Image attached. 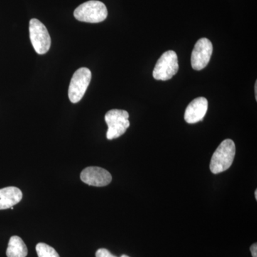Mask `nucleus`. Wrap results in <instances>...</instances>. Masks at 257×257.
Wrapping results in <instances>:
<instances>
[{"instance_id":"1","label":"nucleus","mask_w":257,"mask_h":257,"mask_svg":"<svg viewBox=\"0 0 257 257\" xmlns=\"http://www.w3.org/2000/svg\"><path fill=\"white\" fill-rule=\"evenodd\" d=\"M236 154V146L231 140H225L213 154L210 162V170L213 174L225 172L231 167Z\"/></svg>"},{"instance_id":"2","label":"nucleus","mask_w":257,"mask_h":257,"mask_svg":"<svg viewBox=\"0 0 257 257\" xmlns=\"http://www.w3.org/2000/svg\"><path fill=\"white\" fill-rule=\"evenodd\" d=\"M108 12L104 3L97 0H90L79 5L74 12V18L80 22L99 23L107 18Z\"/></svg>"},{"instance_id":"3","label":"nucleus","mask_w":257,"mask_h":257,"mask_svg":"<svg viewBox=\"0 0 257 257\" xmlns=\"http://www.w3.org/2000/svg\"><path fill=\"white\" fill-rule=\"evenodd\" d=\"M130 115L127 111L121 109H111L106 112L104 119L108 126L106 138L111 140L121 137L130 127Z\"/></svg>"},{"instance_id":"4","label":"nucleus","mask_w":257,"mask_h":257,"mask_svg":"<svg viewBox=\"0 0 257 257\" xmlns=\"http://www.w3.org/2000/svg\"><path fill=\"white\" fill-rule=\"evenodd\" d=\"M178 69L177 53L175 51H167L157 61L153 70V77L157 80H169L177 74Z\"/></svg>"},{"instance_id":"5","label":"nucleus","mask_w":257,"mask_h":257,"mask_svg":"<svg viewBox=\"0 0 257 257\" xmlns=\"http://www.w3.org/2000/svg\"><path fill=\"white\" fill-rule=\"evenodd\" d=\"M92 79V72L86 67H81L74 74L69 84L68 96L71 102H79L82 99Z\"/></svg>"},{"instance_id":"6","label":"nucleus","mask_w":257,"mask_h":257,"mask_svg":"<svg viewBox=\"0 0 257 257\" xmlns=\"http://www.w3.org/2000/svg\"><path fill=\"white\" fill-rule=\"evenodd\" d=\"M30 37L32 46L39 55H45L50 50V34L44 24L37 19H32L30 20Z\"/></svg>"},{"instance_id":"7","label":"nucleus","mask_w":257,"mask_h":257,"mask_svg":"<svg viewBox=\"0 0 257 257\" xmlns=\"http://www.w3.org/2000/svg\"><path fill=\"white\" fill-rule=\"evenodd\" d=\"M212 52L213 45L210 40L207 38L198 40L191 56L192 68L197 71L205 68L210 61Z\"/></svg>"},{"instance_id":"8","label":"nucleus","mask_w":257,"mask_h":257,"mask_svg":"<svg viewBox=\"0 0 257 257\" xmlns=\"http://www.w3.org/2000/svg\"><path fill=\"white\" fill-rule=\"evenodd\" d=\"M81 180L88 185L105 187L110 184L112 177L107 170L99 167H89L81 172Z\"/></svg>"},{"instance_id":"9","label":"nucleus","mask_w":257,"mask_h":257,"mask_svg":"<svg viewBox=\"0 0 257 257\" xmlns=\"http://www.w3.org/2000/svg\"><path fill=\"white\" fill-rule=\"evenodd\" d=\"M208 101L206 98L198 97L189 103L184 113V119L188 124H195L204 119L207 114Z\"/></svg>"},{"instance_id":"10","label":"nucleus","mask_w":257,"mask_h":257,"mask_svg":"<svg viewBox=\"0 0 257 257\" xmlns=\"http://www.w3.org/2000/svg\"><path fill=\"white\" fill-rule=\"evenodd\" d=\"M23 192L18 187L0 189V210L10 209L21 202Z\"/></svg>"},{"instance_id":"11","label":"nucleus","mask_w":257,"mask_h":257,"mask_svg":"<svg viewBox=\"0 0 257 257\" xmlns=\"http://www.w3.org/2000/svg\"><path fill=\"white\" fill-rule=\"evenodd\" d=\"M6 253L8 257H26L28 249L20 236H13L10 238Z\"/></svg>"},{"instance_id":"12","label":"nucleus","mask_w":257,"mask_h":257,"mask_svg":"<svg viewBox=\"0 0 257 257\" xmlns=\"http://www.w3.org/2000/svg\"><path fill=\"white\" fill-rule=\"evenodd\" d=\"M36 251L38 257H60L55 248L45 243H37Z\"/></svg>"},{"instance_id":"13","label":"nucleus","mask_w":257,"mask_h":257,"mask_svg":"<svg viewBox=\"0 0 257 257\" xmlns=\"http://www.w3.org/2000/svg\"><path fill=\"white\" fill-rule=\"evenodd\" d=\"M96 257H116L114 256L109 251V250L106 249V248H99L96 251Z\"/></svg>"},{"instance_id":"14","label":"nucleus","mask_w":257,"mask_h":257,"mask_svg":"<svg viewBox=\"0 0 257 257\" xmlns=\"http://www.w3.org/2000/svg\"><path fill=\"white\" fill-rule=\"evenodd\" d=\"M250 250H251V255H252V257H257L256 243H253V244L251 245V248H250Z\"/></svg>"},{"instance_id":"15","label":"nucleus","mask_w":257,"mask_h":257,"mask_svg":"<svg viewBox=\"0 0 257 257\" xmlns=\"http://www.w3.org/2000/svg\"><path fill=\"white\" fill-rule=\"evenodd\" d=\"M257 83L256 82V84H255V96H256V99H257Z\"/></svg>"},{"instance_id":"16","label":"nucleus","mask_w":257,"mask_h":257,"mask_svg":"<svg viewBox=\"0 0 257 257\" xmlns=\"http://www.w3.org/2000/svg\"><path fill=\"white\" fill-rule=\"evenodd\" d=\"M254 194H255V199H256H256H257V189H256V190H255Z\"/></svg>"},{"instance_id":"17","label":"nucleus","mask_w":257,"mask_h":257,"mask_svg":"<svg viewBox=\"0 0 257 257\" xmlns=\"http://www.w3.org/2000/svg\"><path fill=\"white\" fill-rule=\"evenodd\" d=\"M121 257H130V256H126V255H122V256H121Z\"/></svg>"}]
</instances>
